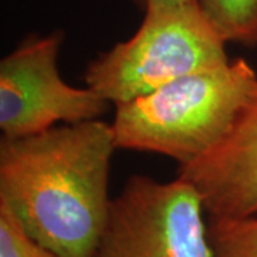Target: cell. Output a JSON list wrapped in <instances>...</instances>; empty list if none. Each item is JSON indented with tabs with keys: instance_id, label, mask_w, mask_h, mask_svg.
Segmentation results:
<instances>
[{
	"instance_id": "1",
	"label": "cell",
	"mask_w": 257,
	"mask_h": 257,
	"mask_svg": "<svg viewBox=\"0 0 257 257\" xmlns=\"http://www.w3.org/2000/svg\"><path fill=\"white\" fill-rule=\"evenodd\" d=\"M117 149L100 119L0 140V204L59 257H94L109 219Z\"/></svg>"
},
{
	"instance_id": "2",
	"label": "cell",
	"mask_w": 257,
	"mask_h": 257,
	"mask_svg": "<svg viewBox=\"0 0 257 257\" xmlns=\"http://www.w3.org/2000/svg\"><path fill=\"white\" fill-rule=\"evenodd\" d=\"M256 94L257 73L244 59L184 76L116 104V146L192 165L229 136Z\"/></svg>"
},
{
	"instance_id": "3",
	"label": "cell",
	"mask_w": 257,
	"mask_h": 257,
	"mask_svg": "<svg viewBox=\"0 0 257 257\" xmlns=\"http://www.w3.org/2000/svg\"><path fill=\"white\" fill-rule=\"evenodd\" d=\"M227 62L226 42L197 3L147 9L133 36L89 63L84 82L116 106Z\"/></svg>"
},
{
	"instance_id": "4",
	"label": "cell",
	"mask_w": 257,
	"mask_h": 257,
	"mask_svg": "<svg viewBox=\"0 0 257 257\" xmlns=\"http://www.w3.org/2000/svg\"><path fill=\"white\" fill-rule=\"evenodd\" d=\"M204 213L197 189L183 177L130 176L111 199L94 257H210Z\"/></svg>"
},
{
	"instance_id": "5",
	"label": "cell",
	"mask_w": 257,
	"mask_h": 257,
	"mask_svg": "<svg viewBox=\"0 0 257 257\" xmlns=\"http://www.w3.org/2000/svg\"><path fill=\"white\" fill-rule=\"evenodd\" d=\"M62 36H33L0 62V130L28 138L66 124L99 119L107 101L90 87H73L57 70Z\"/></svg>"
},
{
	"instance_id": "6",
	"label": "cell",
	"mask_w": 257,
	"mask_h": 257,
	"mask_svg": "<svg viewBox=\"0 0 257 257\" xmlns=\"http://www.w3.org/2000/svg\"><path fill=\"white\" fill-rule=\"evenodd\" d=\"M177 176L194 184L209 217L257 214V94L229 136Z\"/></svg>"
},
{
	"instance_id": "7",
	"label": "cell",
	"mask_w": 257,
	"mask_h": 257,
	"mask_svg": "<svg viewBox=\"0 0 257 257\" xmlns=\"http://www.w3.org/2000/svg\"><path fill=\"white\" fill-rule=\"evenodd\" d=\"M226 43L257 46V0H197Z\"/></svg>"
},
{
	"instance_id": "8",
	"label": "cell",
	"mask_w": 257,
	"mask_h": 257,
	"mask_svg": "<svg viewBox=\"0 0 257 257\" xmlns=\"http://www.w3.org/2000/svg\"><path fill=\"white\" fill-rule=\"evenodd\" d=\"M210 257H257V214L209 217Z\"/></svg>"
},
{
	"instance_id": "9",
	"label": "cell",
	"mask_w": 257,
	"mask_h": 257,
	"mask_svg": "<svg viewBox=\"0 0 257 257\" xmlns=\"http://www.w3.org/2000/svg\"><path fill=\"white\" fill-rule=\"evenodd\" d=\"M0 257H59L29 234L9 207L0 204Z\"/></svg>"
},
{
	"instance_id": "10",
	"label": "cell",
	"mask_w": 257,
	"mask_h": 257,
	"mask_svg": "<svg viewBox=\"0 0 257 257\" xmlns=\"http://www.w3.org/2000/svg\"><path fill=\"white\" fill-rule=\"evenodd\" d=\"M197 3V0H145V6L147 9H162V8H176V6H183Z\"/></svg>"
}]
</instances>
